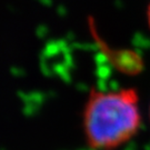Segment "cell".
<instances>
[{"instance_id":"cell-1","label":"cell","mask_w":150,"mask_h":150,"mask_svg":"<svg viewBox=\"0 0 150 150\" xmlns=\"http://www.w3.org/2000/svg\"><path fill=\"white\" fill-rule=\"evenodd\" d=\"M141 122L138 93L134 89H92L82 111V128L95 150H112L127 142Z\"/></svg>"},{"instance_id":"cell-2","label":"cell","mask_w":150,"mask_h":150,"mask_svg":"<svg viewBox=\"0 0 150 150\" xmlns=\"http://www.w3.org/2000/svg\"><path fill=\"white\" fill-rule=\"evenodd\" d=\"M148 23H149V27H150V5H149V8H148Z\"/></svg>"}]
</instances>
